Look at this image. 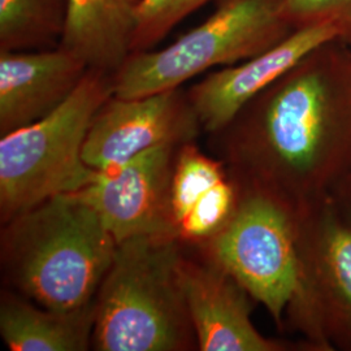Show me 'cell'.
Wrapping results in <instances>:
<instances>
[{
	"instance_id": "6da1fadb",
	"label": "cell",
	"mask_w": 351,
	"mask_h": 351,
	"mask_svg": "<svg viewBox=\"0 0 351 351\" xmlns=\"http://www.w3.org/2000/svg\"><path fill=\"white\" fill-rule=\"evenodd\" d=\"M210 136L239 184L297 211L326 199L351 171L350 47H316Z\"/></svg>"
},
{
	"instance_id": "7a4b0ae2",
	"label": "cell",
	"mask_w": 351,
	"mask_h": 351,
	"mask_svg": "<svg viewBox=\"0 0 351 351\" xmlns=\"http://www.w3.org/2000/svg\"><path fill=\"white\" fill-rule=\"evenodd\" d=\"M117 246L90 204L75 193L55 195L3 224L1 276L37 304L75 310L95 300Z\"/></svg>"
},
{
	"instance_id": "3957f363",
	"label": "cell",
	"mask_w": 351,
	"mask_h": 351,
	"mask_svg": "<svg viewBox=\"0 0 351 351\" xmlns=\"http://www.w3.org/2000/svg\"><path fill=\"white\" fill-rule=\"evenodd\" d=\"M182 252L171 234L139 236L117 246L95 297L93 349H198L178 272Z\"/></svg>"
},
{
	"instance_id": "277c9868",
	"label": "cell",
	"mask_w": 351,
	"mask_h": 351,
	"mask_svg": "<svg viewBox=\"0 0 351 351\" xmlns=\"http://www.w3.org/2000/svg\"><path fill=\"white\" fill-rule=\"evenodd\" d=\"M113 94V75L88 68L56 110L1 137V224L55 195L75 193L94 180L97 171L84 162V145L95 114Z\"/></svg>"
},
{
	"instance_id": "5b68a950",
	"label": "cell",
	"mask_w": 351,
	"mask_h": 351,
	"mask_svg": "<svg viewBox=\"0 0 351 351\" xmlns=\"http://www.w3.org/2000/svg\"><path fill=\"white\" fill-rule=\"evenodd\" d=\"M284 0H217L201 25L158 51L133 52L113 75L114 97L141 98L182 88L215 66H230L269 50L294 30Z\"/></svg>"
},
{
	"instance_id": "8992f818",
	"label": "cell",
	"mask_w": 351,
	"mask_h": 351,
	"mask_svg": "<svg viewBox=\"0 0 351 351\" xmlns=\"http://www.w3.org/2000/svg\"><path fill=\"white\" fill-rule=\"evenodd\" d=\"M239 188V206L229 223L193 252L234 277L282 329L298 276V211L263 189Z\"/></svg>"
},
{
	"instance_id": "52a82bcc",
	"label": "cell",
	"mask_w": 351,
	"mask_h": 351,
	"mask_svg": "<svg viewBox=\"0 0 351 351\" xmlns=\"http://www.w3.org/2000/svg\"><path fill=\"white\" fill-rule=\"evenodd\" d=\"M298 276L285 326L310 350L351 351V226L330 195L297 213Z\"/></svg>"
},
{
	"instance_id": "ba28073f",
	"label": "cell",
	"mask_w": 351,
	"mask_h": 351,
	"mask_svg": "<svg viewBox=\"0 0 351 351\" xmlns=\"http://www.w3.org/2000/svg\"><path fill=\"white\" fill-rule=\"evenodd\" d=\"M202 132L188 90L172 88L132 99L112 95L88 129L84 162L94 171H108L158 146L195 142Z\"/></svg>"
},
{
	"instance_id": "9c48e42d",
	"label": "cell",
	"mask_w": 351,
	"mask_h": 351,
	"mask_svg": "<svg viewBox=\"0 0 351 351\" xmlns=\"http://www.w3.org/2000/svg\"><path fill=\"white\" fill-rule=\"evenodd\" d=\"M177 149L158 146L108 171H97L88 185L75 191L101 216L117 245L139 236L171 234L169 197Z\"/></svg>"
},
{
	"instance_id": "30bf717a",
	"label": "cell",
	"mask_w": 351,
	"mask_h": 351,
	"mask_svg": "<svg viewBox=\"0 0 351 351\" xmlns=\"http://www.w3.org/2000/svg\"><path fill=\"white\" fill-rule=\"evenodd\" d=\"M189 314L198 350L285 351L291 343L268 339L251 320L254 298L219 264L197 252L184 250L178 264Z\"/></svg>"
},
{
	"instance_id": "8fae6325",
	"label": "cell",
	"mask_w": 351,
	"mask_h": 351,
	"mask_svg": "<svg viewBox=\"0 0 351 351\" xmlns=\"http://www.w3.org/2000/svg\"><path fill=\"white\" fill-rule=\"evenodd\" d=\"M336 38L339 33L332 25L294 29L269 50L242 63L211 72L190 86L189 98L199 117L203 132L213 134L221 130L264 88L316 47Z\"/></svg>"
},
{
	"instance_id": "7c38bea8",
	"label": "cell",
	"mask_w": 351,
	"mask_h": 351,
	"mask_svg": "<svg viewBox=\"0 0 351 351\" xmlns=\"http://www.w3.org/2000/svg\"><path fill=\"white\" fill-rule=\"evenodd\" d=\"M239 181L219 158L189 142L177 149L169 197L171 234L184 250L201 249L229 223L239 206Z\"/></svg>"
},
{
	"instance_id": "4fadbf2b",
	"label": "cell",
	"mask_w": 351,
	"mask_h": 351,
	"mask_svg": "<svg viewBox=\"0 0 351 351\" xmlns=\"http://www.w3.org/2000/svg\"><path fill=\"white\" fill-rule=\"evenodd\" d=\"M88 71L82 59L60 45L45 50H0V136L50 114Z\"/></svg>"
},
{
	"instance_id": "5bb4252c",
	"label": "cell",
	"mask_w": 351,
	"mask_h": 351,
	"mask_svg": "<svg viewBox=\"0 0 351 351\" xmlns=\"http://www.w3.org/2000/svg\"><path fill=\"white\" fill-rule=\"evenodd\" d=\"M141 0H68L60 46L114 75L132 53Z\"/></svg>"
},
{
	"instance_id": "9a60e30c",
	"label": "cell",
	"mask_w": 351,
	"mask_h": 351,
	"mask_svg": "<svg viewBox=\"0 0 351 351\" xmlns=\"http://www.w3.org/2000/svg\"><path fill=\"white\" fill-rule=\"evenodd\" d=\"M95 313V300L60 311L7 289L0 297V335L12 351H86L93 348Z\"/></svg>"
},
{
	"instance_id": "2e32d148",
	"label": "cell",
	"mask_w": 351,
	"mask_h": 351,
	"mask_svg": "<svg viewBox=\"0 0 351 351\" xmlns=\"http://www.w3.org/2000/svg\"><path fill=\"white\" fill-rule=\"evenodd\" d=\"M68 0H0V50L30 51L60 45Z\"/></svg>"
},
{
	"instance_id": "e0dca14e",
	"label": "cell",
	"mask_w": 351,
	"mask_h": 351,
	"mask_svg": "<svg viewBox=\"0 0 351 351\" xmlns=\"http://www.w3.org/2000/svg\"><path fill=\"white\" fill-rule=\"evenodd\" d=\"M217 0H141L132 53L152 50L176 26Z\"/></svg>"
},
{
	"instance_id": "ac0fdd59",
	"label": "cell",
	"mask_w": 351,
	"mask_h": 351,
	"mask_svg": "<svg viewBox=\"0 0 351 351\" xmlns=\"http://www.w3.org/2000/svg\"><path fill=\"white\" fill-rule=\"evenodd\" d=\"M281 16L293 29L332 25L351 49V0H284Z\"/></svg>"
},
{
	"instance_id": "d6986e66",
	"label": "cell",
	"mask_w": 351,
	"mask_h": 351,
	"mask_svg": "<svg viewBox=\"0 0 351 351\" xmlns=\"http://www.w3.org/2000/svg\"><path fill=\"white\" fill-rule=\"evenodd\" d=\"M330 198L351 226V171L333 188Z\"/></svg>"
}]
</instances>
